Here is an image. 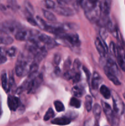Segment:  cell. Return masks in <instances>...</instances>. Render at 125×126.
<instances>
[{
	"label": "cell",
	"mask_w": 125,
	"mask_h": 126,
	"mask_svg": "<svg viewBox=\"0 0 125 126\" xmlns=\"http://www.w3.org/2000/svg\"><path fill=\"white\" fill-rule=\"evenodd\" d=\"M85 15L87 19L91 23H96L99 20L100 16V1L96 3H91L86 1L83 7Z\"/></svg>",
	"instance_id": "1"
},
{
	"label": "cell",
	"mask_w": 125,
	"mask_h": 126,
	"mask_svg": "<svg viewBox=\"0 0 125 126\" xmlns=\"http://www.w3.org/2000/svg\"><path fill=\"white\" fill-rule=\"evenodd\" d=\"M100 4V16L98 23L101 27H106L109 19L111 0H102Z\"/></svg>",
	"instance_id": "2"
},
{
	"label": "cell",
	"mask_w": 125,
	"mask_h": 126,
	"mask_svg": "<svg viewBox=\"0 0 125 126\" xmlns=\"http://www.w3.org/2000/svg\"><path fill=\"white\" fill-rule=\"evenodd\" d=\"M22 29L20 23L12 20H7L0 23V31L5 34H15Z\"/></svg>",
	"instance_id": "3"
},
{
	"label": "cell",
	"mask_w": 125,
	"mask_h": 126,
	"mask_svg": "<svg viewBox=\"0 0 125 126\" xmlns=\"http://www.w3.org/2000/svg\"><path fill=\"white\" fill-rule=\"evenodd\" d=\"M40 33L35 30L21 29L15 34V38L18 41H28L36 38Z\"/></svg>",
	"instance_id": "4"
},
{
	"label": "cell",
	"mask_w": 125,
	"mask_h": 126,
	"mask_svg": "<svg viewBox=\"0 0 125 126\" xmlns=\"http://www.w3.org/2000/svg\"><path fill=\"white\" fill-rule=\"evenodd\" d=\"M111 96L113 100L114 113L117 116L122 115L125 112V104L122 100L115 91L111 92Z\"/></svg>",
	"instance_id": "5"
},
{
	"label": "cell",
	"mask_w": 125,
	"mask_h": 126,
	"mask_svg": "<svg viewBox=\"0 0 125 126\" xmlns=\"http://www.w3.org/2000/svg\"><path fill=\"white\" fill-rule=\"evenodd\" d=\"M104 63V71H107L112 73L114 74L116 76L119 75V70L115 62L111 57L105 58V60H102Z\"/></svg>",
	"instance_id": "6"
},
{
	"label": "cell",
	"mask_w": 125,
	"mask_h": 126,
	"mask_svg": "<svg viewBox=\"0 0 125 126\" xmlns=\"http://www.w3.org/2000/svg\"><path fill=\"white\" fill-rule=\"evenodd\" d=\"M37 39L45 47H47L51 49L56 45V43L55 39H53L51 37L45 34H42V33H39L38 35L37 36Z\"/></svg>",
	"instance_id": "7"
},
{
	"label": "cell",
	"mask_w": 125,
	"mask_h": 126,
	"mask_svg": "<svg viewBox=\"0 0 125 126\" xmlns=\"http://www.w3.org/2000/svg\"><path fill=\"white\" fill-rule=\"evenodd\" d=\"M118 64L120 68L125 72V52L122 46L120 44L116 45V55Z\"/></svg>",
	"instance_id": "8"
},
{
	"label": "cell",
	"mask_w": 125,
	"mask_h": 126,
	"mask_svg": "<svg viewBox=\"0 0 125 126\" xmlns=\"http://www.w3.org/2000/svg\"><path fill=\"white\" fill-rule=\"evenodd\" d=\"M43 81V76L42 74L36 75L29 82L28 90V93H34L38 89Z\"/></svg>",
	"instance_id": "9"
},
{
	"label": "cell",
	"mask_w": 125,
	"mask_h": 126,
	"mask_svg": "<svg viewBox=\"0 0 125 126\" xmlns=\"http://www.w3.org/2000/svg\"><path fill=\"white\" fill-rule=\"evenodd\" d=\"M62 39L66 41L67 43L71 44L72 46H78L80 44L78 36L75 33H64L61 35L59 36Z\"/></svg>",
	"instance_id": "10"
},
{
	"label": "cell",
	"mask_w": 125,
	"mask_h": 126,
	"mask_svg": "<svg viewBox=\"0 0 125 126\" xmlns=\"http://www.w3.org/2000/svg\"><path fill=\"white\" fill-rule=\"evenodd\" d=\"M94 44L97 50L101 57H106V54H107L108 52V48L107 47L106 44H105V41L100 38H96Z\"/></svg>",
	"instance_id": "11"
},
{
	"label": "cell",
	"mask_w": 125,
	"mask_h": 126,
	"mask_svg": "<svg viewBox=\"0 0 125 126\" xmlns=\"http://www.w3.org/2000/svg\"><path fill=\"white\" fill-rule=\"evenodd\" d=\"M53 10L59 15L65 17H69L74 15V11L73 9L70 7H65V6H61L58 5V6H55Z\"/></svg>",
	"instance_id": "12"
},
{
	"label": "cell",
	"mask_w": 125,
	"mask_h": 126,
	"mask_svg": "<svg viewBox=\"0 0 125 126\" xmlns=\"http://www.w3.org/2000/svg\"><path fill=\"white\" fill-rule=\"evenodd\" d=\"M101 103L103 111H104V113H105V116H106L109 122L110 123H111V122L112 121V120L113 119L114 117L115 116V114H115V113H114L113 111L112 110L110 105H109L108 103H107L106 102H104V101H102Z\"/></svg>",
	"instance_id": "13"
},
{
	"label": "cell",
	"mask_w": 125,
	"mask_h": 126,
	"mask_svg": "<svg viewBox=\"0 0 125 126\" xmlns=\"http://www.w3.org/2000/svg\"><path fill=\"white\" fill-rule=\"evenodd\" d=\"M7 105L11 111H16L20 105V100L17 97L9 95L7 98Z\"/></svg>",
	"instance_id": "14"
},
{
	"label": "cell",
	"mask_w": 125,
	"mask_h": 126,
	"mask_svg": "<svg viewBox=\"0 0 125 126\" xmlns=\"http://www.w3.org/2000/svg\"><path fill=\"white\" fill-rule=\"evenodd\" d=\"M47 54V51L46 48L42 47L41 49H39V51L37 52L35 56L34 57V59H33V62L39 65L42 60L46 57Z\"/></svg>",
	"instance_id": "15"
},
{
	"label": "cell",
	"mask_w": 125,
	"mask_h": 126,
	"mask_svg": "<svg viewBox=\"0 0 125 126\" xmlns=\"http://www.w3.org/2000/svg\"><path fill=\"white\" fill-rule=\"evenodd\" d=\"M71 120L68 117H61L53 119L51 121V124L58 126H66L71 123Z\"/></svg>",
	"instance_id": "16"
},
{
	"label": "cell",
	"mask_w": 125,
	"mask_h": 126,
	"mask_svg": "<svg viewBox=\"0 0 125 126\" xmlns=\"http://www.w3.org/2000/svg\"><path fill=\"white\" fill-rule=\"evenodd\" d=\"M102 81V79L100 78V75L96 72H94L92 76L91 79V87L93 90L96 91L99 87V84Z\"/></svg>",
	"instance_id": "17"
},
{
	"label": "cell",
	"mask_w": 125,
	"mask_h": 126,
	"mask_svg": "<svg viewBox=\"0 0 125 126\" xmlns=\"http://www.w3.org/2000/svg\"><path fill=\"white\" fill-rule=\"evenodd\" d=\"M1 84L3 89L6 92H8L9 91V80L7 79V74L5 71L2 72L1 75Z\"/></svg>",
	"instance_id": "18"
},
{
	"label": "cell",
	"mask_w": 125,
	"mask_h": 126,
	"mask_svg": "<svg viewBox=\"0 0 125 126\" xmlns=\"http://www.w3.org/2000/svg\"><path fill=\"white\" fill-rule=\"evenodd\" d=\"M104 72H105V75L107 76L108 79L110 81H112L114 84L116 85V86H119V85L121 84V82H120V80L117 78V76L107 71H104Z\"/></svg>",
	"instance_id": "19"
},
{
	"label": "cell",
	"mask_w": 125,
	"mask_h": 126,
	"mask_svg": "<svg viewBox=\"0 0 125 126\" xmlns=\"http://www.w3.org/2000/svg\"><path fill=\"white\" fill-rule=\"evenodd\" d=\"M101 111H102L101 107H100L98 103H96V104H94V105L93 106V114H94V118H95L96 120L97 121L99 120V119L100 118V114H101Z\"/></svg>",
	"instance_id": "20"
},
{
	"label": "cell",
	"mask_w": 125,
	"mask_h": 126,
	"mask_svg": "<svg viewBox=\"0 0 125 126\" xmlns=\"http://www.w3.org/2000/svg\"><path fill=\"white\" fill-rule=\"evenodd\" d=\"M83 89L80 86H75L72 87V92L76 97H80L83 95Z\"/></svg>",
	"instance_id": "21"
},
{
	"label": "cell",
	"mask_w": 125,
	"mask_h": 126,
	"mask_svg": "<svg viewBox=\"0 0 125 126\" xmlns=\"http://www.w3.org/2000/svg\"><path fill=\"white\" fill-rule=\"evenodd\" d=\"M100 92L103 97L106 99H109L111 97V92L107 86L102 85L100 87Z\"/></svg>",
	"instance_id": "22"
},
{
	"label": "cell",
	"mask_w": 125,
	"mask_h": 126,
	"mask_svg": "<svg viewBox=\"0 0 125 126\" xmlns=\"http://www.w3.org/2000/svg\"><path fill=\"white\" fill-rule=\"evenodd\" d=\"M43 14H44V17L50 22H55L56 20V17L54 14L51 12L50 11H48L46 9H42Z\"/></svg>",
	"instance_id": "23"
},
{
	"label": "cell",
	"mask_w": 125,
	"mask_h": 126,
	"mask_svg": "<svg viewBox=\"0 0 125 126\" xmlns=\"http://www.w3.org/2000/svg\"><path fill=\"white\" fill-rule=\"evenodd\" d=\"M24 6L25 7V9L27 12H28L29 15L31 16H33L34 14V7L33 6L32 4L29 2V1L25 0L24 1Z\"/></svg>",
	"instance_id": "24"
},
{
	"label": "cell",
	"mask_w": 125,
	"mask_h": 126,
	"mask_svg": "<svg viewBox=\"0 0 125 126\" xmlns=\"http://www.w3.org/2000/svg\"><path fill=\"white\" fill-rule=\"evenodd\" d=\"M92 104H93V98L90 95H87L85 97V105L86 110L88 112H89L92 110Z\"/></svg>",
	"instance_id": "25"
},
{
	"label": "cell",
	"mask_w": 125,
	"mask_h": 126,
	"mask_svg": "<svg viewBox=\"0 0 125 126\" xmlns=\"http://www.w3.org/2000/svg\"><path fill=\"white\" fill-rule=\"evenodd\" d=\"M36 20L37 22V26H38L40 29L45 31V28H46L47 26V24L45 23V21L41 17H39V16H36Z\"/></svg>",
	"instance_id": "26"
},
{
	"label": "cell",
	"mask_w": 125,
	"mask_h": 126,
	"mask_svg": "<svg viewBox=\"0 0 125 126\" xmlns=\"http://www.w3.org/2000/svg\"><path fill=\"white\" fill-rule=\"evenodd\" d=\"M42 2L43 6L48 9H53L56 6L55 2L53 0H43Z\"/></svg>",
	"instance_id": "27"
},
{
	"label": "cell",
	"mask_w": 125,
	"mask_h": 126,
	"mask_svg": "<svg viewBox=\"0 0 125 126\" xmlns=\"http://www.w3.org/2000/svg\"><path fill=\"white\" fill-rule=\"evenodd\" d=\"M13 41V38L10 36H2L0 38V43L6 45H9L11 44Z\"/></svg>",
	"instance_id": "28"
},
{
	"label": "cell",
	"mask_w": 125,
	"mask_h": 126,
	"mask_svg": "<svg viewBox=\"0 0 125 126\" xmlns=\"http://www.w3.org/2000/svg\"><path fill=\"white\" fill-rule=\"evenodd\" d=\"M54 116H55V113H54L53 110L52 108H50L45 113L44 117V120L45 121H47L50 120L51 118H53Z\"/></svg>",
	"instance_id": "29"
},
{
	"label": "cell",
	"mask_w": 125,
	"mask_h": 126,
	"mask_svg": "<svg viewBox=\"0 0 125 126\" xmlns=\"http://www.w3.org/2000/svg\"><path fill=\"white\" fill-rule=\"evenodd\" d=\"M54 106H55V108L56 109V111L61 112L64 110V106L63 103L61 101H55V102H54Z\"/></svg>",
	"instance_id": "30"
},
{
	"label": "cell",
	"mask_w": 125,
	"mask_h": 126,
	"mask_svg": "<svg viewBox=\"0 0 125 126\" xmlns=\"http://www.w3.org/2000/svg\"><path fill=\"white\" fill-rule=\"evenodd\" d=\"M70 105L76 108H79L81 106L80 101L75 97H72L70 100Z\"/></svg>",
	"instance_id": "31"
},
{
	"label": "cell",
	"mask_w": 125,
	"mask_h": 126,
	"mask_svg": "<svg viewBox=\"0 0 125 126\" xmlns=\"http://www.w3.org/2000/svg\"><path fill=\"white\" fill-rule=\"evenodd\" d=\"M108 50L110 52V54L112 56H115L116 55V46L115 45V43L113 42H111L109 45V47Z\"/></svg>",
	"instance_id": "32"
},
{
	"label": "cell",
	"mask_w": 125,
	"mask_h": 126,
	"mask_svg": "<svg viewBox=\"0 0 125 126\" xmlns=\"http://www.w3.org/2000/svg\"><path fill=\"white\" fill-rule=\"evenodd\" d=\"M99 34H100V38L103 40H105L106 38L107 37V29L105 27H101L100 29V32H99Z\"/></svg>",
	"instance_id": "33"
},
{
	"label": "cell",
	"mask_w": 125,
	"mask_h": 126,
	"mask_svg": "<svg viewBox=\"0 0 125 126\" xmlns=\"http://www.w3.org/2000/svg\"><path fill=\"white\" fill-rule=\"evenodd\" d=\"M76 71H75L73 69H72V70H71V69H70V70H67V71H66V72H65L64 77L66 78L67 79H72Z\"/></svg>",
	"instance_id": "34"
},
{
	"label": "cell",
	"mask_w": 125,
	"mask_h": 126,
	"mask_svg": "<svg viewBox=\"0 0 125 126\" xmlns=\"http://www.w3.org/2000/svg\"><path fill=\"white\" fill-rule=\"evenodd\" d=\"M17 53V48L15 47H11V48L7 50V55L10 57H13L16 55Z\"/></svg>",
	"instance_id": "35"
},
{
	"label": "cell",
	"mask_w": 125,
	"mask_h": 126,
	"mask_svg": "<svg viewBox=\"0 0 125 126\" xmlns=\"http://www.w3.org/2000/svg\"><path fill=\"white\" fill-rule=\"evenodd\" d=\"M81 66V62H80V60L78 59H75L74 60L73 63V70L77 72V71H78Z\"/></svg>",
	"instance_id": "36"
},
{
	"label": "cell",
	"mask_w": 125,
	"mask_h": 126,
	"mask_svg": "<svg viewBox=\"0 0 125 126\" xmlns=\"http://www.w3.org/2000/svg\"><path fill=\"white\" fill-rule=\"evenodd\" d=\"M7 3L10 7H11L12 9H16L18 7L16 0H7Z\"/></svg>",
	"instance_id": "37"
},
{
	"label": "cell",
	"mask_w": 125,
	"mask_h": 126,
	"mask_svg": "<svg viewBox=\"0 0 125 126\" xmlns=\"http://www.w3.org/2000/svg\"><path fill=\"white\" fill-rule=\"evenodd\" d=\"M61 55L60 54H56L54 55L53 57V63L55 65L58 66L59 64L60 63V62H61Z\"/></svg>",
	"instance_id": "38"
},
{
	"label": "cell",
	"mask_w": 125,
	"mask_h": 126,
	"mask_svg": "<svg viewBox=\"0 0 125 126\" xmlns=\"http://www.w3.org/2000/svg\"><path fill=\"white\" fill-rule=\"evenodd\" d=\"M27 21L30 23L31 25L33 26H37V22L36 20V18H34L33 17V16H31L29 15V16H28L27 17Z\"/></svg>",
	"instance_id": "39"
},
{
	"label": "cell",
	"mask_w": 125,
	"mask_h": 126,
	"mask_svg": "<svg viewBox=\"0 0 125 126\" xmlns=\"http://www.w3.org/2000/svg\"><path fill=\"white\" fill-rule=\"evenodd\" d=\"M71 66V61L70 59H67L66 60L64 64V70L65 72L67 70H70V67Z\"/></svg>",
	"instance_id": "40"
},
{
	"label": "cell",
	"mask_w": 125,
	"mask_h": 126,
	"mask_svg": "<svg viewBox=\"0 0 125 126\" xmlns=\"http://www.w3.org/2000/svg\"><path fill=\"white\" fill-rule=\"evenodd\" d=\"M81 78V75L78 72H76V73L75 74L74 76L73 77V78L72 79V81H73L74 83H77L80 81Z\"/></svg>",
	"instance_id": "41"
},
{
	"label": "cell",
	"mask_w": 125,
	"mask_h": 126,
	"mask_svg": "<svg viewBox=\"0 0 125 126\" xmlns=\"http://www.w3.org/2000/svg\"><path fill=\"white\" fill-rule=\"evenodd\" d=\"M59 6H65V7H69L67 4V0H56Z\"/></svg>",
	"instance_id": "42"
},
{
	"label": "cell",
	"mask_w": 125,
	"mask_h": 126,
	"mask_svg": "<svg viewBox=\"0 0 125 126\" xmlns=\"http://www.w3.org/2000/svg\"><path fill=\"white\" fill-rule=\"evenodd\" d=\"M83 126H94V123H93V120L91 119H88V120L85 122Z\"/></svg>",
	"instance_id": "43"
},
{
	"label": "cell",
	"mask_w": 125,
	"mask_h": 126,
	"mask_svg": "<svg viewBox=\"0 0 125 126\" xmlns=\"http://www.w3.org/2000/svg\"><path fill=\"white\" fill-rule=\"evenodd\" d=\"M86 1L87 0H75L76 2L77 3L78 6H80L82 8H83V7H84L85 4L86 3Z\"/></svg>",
	"instance_id": "44"
},
{
	"label": "cell",
	"mask_w": 125,
	"mask_h": 126,
	"mask_svg": "<svg viewBox=\"0 0 125 126\" xmlns=\"http://www.w3.org/2000/svg\"><path fill=\"white\" fill-rule=\"evenodd\" d=\"M83 71H84L85 73L86 76H87V80H88V81H89V78H90V76H91L90 72H89V70H88V69H87L86 67H83Z\"/></svg>",
	"instance_id": "45"
},
{
	"label": "cell",
	"mask_w": 125,
	"mask_h": 126,
	"mask_svg": "<svg viewBox=\"0 0 125 126\" xmlns=\"http://www.w3.org/2000/svg\"><path fill=\"white\" fill-rule=\"evenodd\" d=\"M0 55L4 57L7 55V50L4 47H0Z\"/></svg>",
	"instance_id": "46"
},
{
	"label": "cell",
	"mask_w": 125,
	"mask_h": 126,
	"mask_svg": "<svg viewBox=\"0 0 125 126\" xmlns=\"http://www.w3.org/2000/svg\"><path fill=\"white\" fill-rule=\"evenodd\" d=\"M6 61H7V58H6V57L0 55V64L4 63Z\"/></svg>",
	"instance_id": "47"
},
{
	"label": "cell",
	"mask_w": 125,
	"mask_h": 126,
	"mask_svg": "<svg viewBox=\"0 0 125 126\" xmlns=\"http://www.w3.org/2000/svg\"><path fill=\"white\" fill-rule=\"evenodd\" d=\"M55 74L56 75H59V74L60 73V70L58 67H56V69H55Z\"/></svg>",
	"instance_id": "48"
},
{
	"label": "cell",
	"mask_w": 125,
	"mask_h": 126,
	"mask_svg": "<svg viewBox=\"0 0 125 126\" xmlns=\"http://www.w3.org/2000/svg\"><path fill=\"white\" fill-rule=\"evenodd\" d=\"M1 104H2V103H1V96H0V116H1V114H2V113Z\"/></svg>",
	"instance_id": "49"
},
{
	"label": "cell",
	"mask_w": 125,
	"mask_h": 126,
	"mask_svg": "<svg viewBox=\"0 0 125 126\" xmlns=\"http://www.w3.org/2000/svg\"><path fill=\"white\" fill-rule=\"evenodd\" d=\"M88 2H91V3H96V2H98V1H99V0H87Z\"/></svg>",
	"instance_id": "50"
},
{
	"label": "cell",
	"mask_w": 125,
	"mask_h": 126,
	"mask_svg": "<svg viewBox=\"0 0 125 126\" xmlns=\"http://www.w3.org/2000/svg\"><path fill=\"white\" fill-rule=\"evenodd\" d=\"M4 34V33H3L2 32H1V31H0V38H1V37H2V35Z\"/></svg>",
	"instance_id": "51"
},
{
	"label": "cell",
	"mask_w": 125,
	"mask_h": 126,
	"mask_svg": "<svg viewBox=\"0 0 125 126\" xmlns=\"http://www.w3.org/2000/svg\"><path fill=\"white\" fill-rule=\"evenodd\" d=\"M123 95H124V97H125V94H124Z\"/></svg>",
	"instance_id": "52"
}]
</instances>
